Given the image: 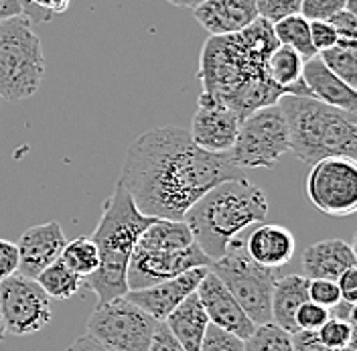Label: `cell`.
<instances>
[{"label": "cell", "instance_id": "cell-25", "mask_svg": "<svg viewBox=\"0 0 357 351\" xmlns=\"http://www.w3.org/2000/svg\"><path fill=\"white\" fill-rule=\"evenodd\" d=\"M37 283L49 299L66 301L84 286V278L73 270H69L61 260H55L37 276Z\"/></svg>", "mask_w": 357, "mask_h": 351}, {"label": "cell", "instance_id": "cell-21", "mask_svg": "<svg viewBox=\"0 0 357 351\" xmlns=\"http://www.w3.org/2000/svg\"><path fill=\"white\" fill-rule=\"evenodd\" d=\"M309 301V278L303 274H289L276 278L272 290L270 317L276 327L287 333H296V311Z\"/></svg>", "mask_w": 357, "mask_h": 351}, {"label": "cell", "instance_id": "cell-9", "mask_svg": "<svg viewBox=\"0 0 357 351\" xmlns=\"http://www.w3.org/2000/svg\"><path fill=\"white\" fill-rule=\"evenodd\" d=\"M158 323L126 297H120L98 303L88 319L86 335L110 351H146Z\"/></svg>", "mask_w": 357, "mask_h": 351}, {"label": "cell", "instance_id": "cell-32", "mask_svg": "<svg viewBox=\"0 0 357 351\" xmlns=\"http://www.w3.org/2000/svg\"><path fill=\"white\" fill-rule=\"evenodd\" d=\"M345 8V0H303L298 15L307 21H329L333 15Z\"/></svg>", "mask_w": 357, "mask_h": 351}, {"label": "cell", "instance_id": "cell-11", "mask_svg": "<svg viewBox=\"0 0 357 351\" xmlns=\"http://www.w3.org/2000/svg\"><path fill=\"white\" fill-rule=\"evenodd\" d=\"M51 299L37 281L13 274L0 283V317L4 331L15 337L33 335L51 323Z\"/></svg>", "mask_w": 357, "mask_h": 351}, {"label": "cell", "instance_id": "cell-12", "mask_svg": "<svg viewBox=\"0 0 357 351\" xmlns=\"http://www.w3.org/2000/svg\"><path fill=\"white\" fill-rule=\"evenodd\" d=\"M201 266L209 268L211 260L203 254V250L197 244H191L185 250H173V252L134 250L130 264H128V274H126L128 290L153 286L156 283L175 278L187 270L201 268Z\"/></svg>", "mask_w": 357, "mask_h": 351}, {"label": "cell", "instance_id": "cell-3", "mask_svg": "<svg viewBox=\"0 0 357 351\" xmlns=\"http://www.w3.org/2000/svg\"><path fill=\"white\" fill-rule=\"evenodd\" d=\"M268 216L264 191L248 179L223 181L201 195L185 214L193 240L213 262L222 258L227 244Z\"/></svg>", "mask_w": 357, "mask_h": 351}, {"label": "cell", "instance_id": "cell-38", "mask_svg": "<svg viewBox=\"0 0 357 351\" xmlns=\"http://www.w3.org/2000/svg\"><path fill=\"white\" fill-rule=\"evenodd\" d=\"M329 22L335 27L339 41H357V17L356 13L343 8L337 15H333Z\"/></svg>", "mask_w": 357, "mask_h": 351}, {"label": "cell", "instance_id": "cell-1", "mask_svg": "<svg viewBox=\"0 0 357 351\" xmlns=\"http://www.w3.org/2000/svg\"><path fill=\"white\" fill-rule=\"evenodd\" d=\"M234 179H244V173L227 154L203 151L178 126H160L140 134L128 147L118 183L140 214L183 220L201 195Z\"/></svg>", "mask_w": 357, "mask_h": 351}, {"label": "cell", "instance_id": "cell-10", "mask_svg": "<svg viewBox=\"0 0 357 351\" xmlns=\"http://www.w3.org/2000/svg\"><path fill=\"white\" fill-rule=\"evenodd\" d=\"M307 197L331 218H347L357 211V165L345 156H327L312 165L307 177Z\"/></svg>", "mask_w": 357, "mask_h": 351}, {"label": "cell", "instance_id": "cell-37", "mask_svg": "<svg viewBox=\"0 0 357 351\" xmlns=\"http://www.w3.org/2000/svg\"><path fill=\"white\" fill-rule=\"evenodd\" d=\"M309 27H311V43L317 53L331 49L339 41V35L329 21H311Z\"/></svg>", "mask_w": 357, "mask_h": 351}, {"label": "cell", "instance_id": "cell-2", "mask_svg": "<svg viewBox=\"0 0 357 351\" xmlns=\"http://www.w3.org/2000/svg\"><path fill=\"white\" fill-rule=\"evenodd\" d=\"M278 45L272 22L260 17L240 33L209 37L199 57V106L225 108L244 120L278 104L284 89L268 73V57Z\"/></svg>", "mask_w": 357, "mask_h": 351}, {"label": "cell", "instance_id": "cell-41", "mask_svg": "<svg viewBox=\"0 0 357 351\" xmlns=\"http://www.w3.org/2000/svg\"><path fill=\"white\" fill-rule=\"evenodd\" d=\"M146 351H185V350L181 348V343H178L177 339L171 335V331L167 329V325H165V323H158L155 335H153V339H151V345H149V350Z\"/></svg>", "mask_w": 357, "mask_h": 351}, {"label": "cell", "instance_id": "cell-13", "mask_svg": "<svg viewBox=\"0 0 357 351\" xmlns=\"http://www.w3.org/2000/svg\"><path fill=\"white\" fill-rule=\"evenodd\" d=\"M207 272H209V268H205V266L193 268V270L178 274L175 278L156 283L153 286L128 290L124 297L138 308H142L146 315H151L153 319L162 323L189 294H193L197 290V286Z\"/></svg>", "mask_w": 357, "mask_h": 351}, {"label": "cell", "instance_id": "cell-46", "mask_svg": "<svg viewBox=\"0 0 357 351\" xmlns=\"http://www.w3.org/2000/svg\"><path fill=\"white\" fill-rule=\"evenodd\" d=\"M6 337V331H4V323H2V317H0V341Z\"/></svg>", "mask_w": 357, "mask_h": 351}, {"label": "cell", "instance_id": "cell-5", "mask_svg": "<svg viewBox=\"0 0 357 351\" xmlns=\"http://www.w3.org/2000/svg\"><path fill=\"white\" fill-rule=\"evenodd\" d=\"M278 106L289 124L290 151L307 165L327 156H357V114L327 106L314 98L282 96Z\"/></svg>", "mask_w": 357, "mask_h": 351}, {"label": "cell", "instance_id": "cell-36", "mask_svg": "<svg viewBox=\"0 0 357 351\" xmlns=\"http://www.w3.org/2000/svg\"><path fill=\"white\" fill-rule=\"evenodd\" d=\"M309 301L325 308H333L341 303L339 286L333 281H309Z\"/></svg>", "mask_w": 357, "mask_h": 351}, {"label": "cell", "instance_id": "cell-8", "mask_svg": "<svg viewBox=\"0 0 357 351\" xmlns=\"http://www.w3.org/2000/svg\"><path fill=\"white\" fill-rule=\"evenodd\" d=\"M290 151L289 124L278 104L260 108L240 122L227 158L238 169H274L282 154Z\"/></svg>", "mask_w": 357, "mask_h": 351}, {"label": "cell", "instance_id": "cell-39", "mask_svg": "<svg viewBox=\"0 0 357 351\" xmlns=\"http://www.w3.org/2000/svg\"><path fill=\"white\" fill-rule=\"evenodd\" d=\"M19 270V250L15 241L0 238V283L8 276L17 274Z\"/></svg>", "mask_w": 357, "mask_h": 351}, {"label": "cell", "instance_id": "cell-45", "mask_svg": "<svg viewBox=\"0 0 357 351\" xmlns=\"http://www.w3.org/2000/svg\"><path fill=\"white\" fill-rule=\"evenodd\" d=\"M167 2H171L173 6H178V8H195V6H199L203 0H167Z\"/></svg>", "mask_w": 357, "mask_h": 351}, {"label": "cell", "instance_id": "cell-28", "mask_svg": "<svg viewBox=\"0 0 357 351\" xmlns=\"http://www.w3.org/2000/svg\"><path fill=\"white\" fill-rule=\"evenodd\" d=\"M59 260L66 264L69 270L79 274L82 278H88L100 266V254L93 240L82 236V238L67 241Z\"/></svg>", "mask_w": 357, "mask_h": 351}, {"label": "cell", "instance_id": "cell-34", "mask_svg": "<svg viewBox=\"0 0 357 351\" xmlns=\"http://www.w3.org/2000/svg\"><path fill=\"white\" fill-rule=\"evenodd\" d=\"M329 317H331L329 308L307 301L296 311V327L298 331H319Z\"/></svg>", "mask_w": 357, "mask_h": 351}, {"label": "cell", "instance_id": "cell-4", "mask_svg": "<svg viewBox=\"0 0 357 351\" xmlns=\"http://www.w3.org/2000/svg\"><path fill=\"white\" fill-rule=\"evenodd\" d=\"M155 220L140 214L130 193L116 183L114 193L104 201L98 227L91 234L100 254V266L91 276L84 278V286H88L100 303L120 299L128 292L126 274L136 241Z\"/></svg>", "mask_w": 357, "mask_h": 351}, {"label": "cell", "instance_id": "cell-44", "mask_svg": "<svg viewBox=\"0 0 357 351\" xmlns=\"http://www.w3.org/2000/svg\"><path fill=\"white\" fill-rule=\"evenodd\" d=\"M67 351H110L106 350L104 345H100L96 339H91L89 335H82V337H77L71 345H69V350Z\"/></svg>", "mask_w": 357, "mask_h": 351}, {"label": "cell", "instance_id": "cell-29", "mask_svg": "<svg viewBox=\"0 0 357 351\" xmlns=\"http://www.w3.org/2000/svg\"><path fill=\"white\" fill-rule=\"evenodd\" d=\"M317 337L331 351L356 350V323L329 317L325 325L317 331Z\"/></svg>", "mask_w": 357, "mask_h": 351}, {"label": "cell", "instance_id": "cell-18", "mask_svg": "<svg viewBox=\"0 0 357 351\" xmlns=\"http://www.w3.org/2000/svg\"><path fill=\"white\" fill-rule=\"evenodd\" d=\"M193 17L211 37L234 35L258 19L256 0H203Z\"/></svg>", "mask_w": 357, "mask_h": 351}, {"label": "cell", "instance_id": "cell-23", "mask_svg": "<svg viewBox=\"0 0 357 351\" xmlns=\"http://www.w3.org/2000/svg\"><path fill=\"white\" fill-rule=\"evenodd\" d=\"M195 244L189 225L183 220H158L156 218L136 241L134 250L144 252H173L185 250Z\"/></svg>", "mask_w": 357, "mask_h": 351}, {"label": "cell", "instance_id": "cell-31", "mask_svg": "<svg viewBox=\"0 0 357 351\" xmlns=\"http://www.w3.org/2000/svg\"><path fill=\"white\" fill-rule=\"evenodd\" d=\"M199 351H244V341L209 323V327L203 335Z\"/></svg>", "mask_w": 357, "mask_h": 351}, {"label": "cell", "instance_id": "cell-40", "mask_svg": "<svg viewBox=\"0 0 357 351\" xmlns=\"http://www.w3.org/2000/svg\"><path fill=\"white\" fill-rule=\"evenodd\" d=\"M339 286V294H341V301L343 303H349V305H356L357 303V266L356 268H349L345 270L337 281Z\"/></svg>", "mask_w": 357, "mask_h": 351}, {"label": "cell", "instance_id": "cell-6", "mask_svg": "<svg viewBox=\"0 0 357 351\" xmlns=\"http://www.w3.org/2000/svg\"><path fill=\"white\" fill-rule=\"evenodd\" d=\"M33 24L26 15L0 22V100H26L41 88L45 55Z\"/></svg>", "mask_w": 357, "mask_h": 351}, {"label": "cell", "instance_id": "cell-43", "mask_svg": "<svg viewBox=\"0 0 357 351\" xmlns=\"http://www.w3.org/2000/svg\"><path fill=\"white\" fill-rule=\"evenodd\" d=\"M69 2H71V0H29L31 6H35L37 10H43L47 15L66 13L67 8H69Z\"/></svg>", "mask_w": 357, "mask_h": 351}, {"label": "cell", "instance_id": "cell-17", "mask_svg": "<svg viewBox=\"0 0 357 351\" xmlns=\"http://www.w3.org/2000/svg\"><path fill=\"white\" fill-rule=\"evenodd\" d=\"M245 254L268 270L282 268L292 260L296 241L289 227L276 223H256L244 238Z\"/></svg>", "mask_w": 357, "mask_h": 351}, {"label": "cell", "instance_id": "cell-19", "mask_svg": "<svg viewBox=\"0 0 357 351\" xmlns=\"http://www.w3.org/2000/svg\"><path fill=\"white\" fill-rule=\"evenodd\" d=\"M356 250L339 238L314 241L303 254V270L309 281H337L345 270L356 268Z\"/></svg>", "mask_w": 357, "mask_h": 351}, {"label": "cell", "instance_id": "cell-22", "mask_svg": "<svg viewBox=\"0 0 357 351\" xmlns=\"http://www.w3.org/2000/svg\"><path fill=\"white\" fill-rule=\"evenodd\" d=\"M162 323L185 351H199L203 335L209 327V319L195 292L189 294Z\"/></svg>", "mask_w": 357, "mask_h": 351}, {"label": "cell", "instance_id": "cell-7", "mask_svg": "<svg viewBox=\"0 0 357 351\" xmlns=\"http://www.w3.org/2000/svg\"><path fill=\"white\" fill-rule=\"evenodd\" d=\"M209 270L222 281V285L229 290V294L256 327L272 323L270 305L276 274L274 270L256 264L245 254L244 234L236 236L227 244L222 258L213 260Z\"/></svg>", "mask_w": 357, "mask_h": 351}, {"label": "cell", "instance_id": "cell-27", "mask_svg": "<svg viewBox=\"0 0 357 351\" xmlns=\"http://www.w3.org/2000/svg\"><path fill=\"white\" fill-rule=\"evenodd\" d=\"M303 64L305 59L287 45H278L270 57H268V73H270V80L278 86V88L284 89V96H287V89L301 80L303 75Z\"/></svg>", "mask_w": 357, "mask_h": 351}, {"label": "cell", "instance_id": "cell-42", "mask_svg": "<svg viewBox=\"0 0 357 351\" xmlns=\"http://www.w3.org/2000/svg\"><path fill=\"white\" fill-rule=\"evenodd\" d=\"M290 339H292V351H331L319 341L317 331H296L290 335Z\"/></svg>", "mask_w": 357, "mask_h": 351}, {"label": "cell", "instance_id": "cell-20", "mask_svg": "<svg viewBox=\"0 0 357 351\" xmlns=\"http://www.w3.org/2000/svg\"><path fill=\"white\" fill-rule=\"evenodd\" d=\"M301 77L307 84V88L311 89L314 100H319L327 106L339 108V110H357L356 88L347 86L345 82H341L337 75H333L325 67V64L319 59V55H314L303 64V75Z\"/></svg>", "mask_w": 357, "mask_h": 351}, {"label": "cell", "instance_id": "cell-33", "mask_svg": "<svg viewBox=\"0 0 357 351\" xmlns=\"http://www.w3.org/2000/svg\"><path fill=\"white\" fill-rule=\"evenodd\" d=\"M303 0H256L258 17L268 22H276L289 15H296Z\"/></svg>", "mask_w": 357, "mask_h": 351}, {"label": "cell", "instance_id": "cell-30", "mask_svg": "<svg viewBox=\"0 0 357 351\" xmlns=\"http://www.w3.org/2000/svg\"><path fill=\"white\" fill-rule=\"evenodd\" d=\"M244 351H292L290 333L266 323L256 327L254 333L244 341Z\"/></svg>", "mask_w": 357, "mask_h": 351}, {"label": "cell", "instance_id": "cell-14", "mask_svg": "<svg viewBox=\"0 0 357 351\" xmlns=\"http://www.w3.org/2000/svg\"><path fill=\"white\" fill-rule=\"evenodd\" d=\"M66 244V234L59 221H45L29 227L26 232H22V236L17 241V250H19L17 274L37 281V276L49 264L59 260Z\"/></svg>", "mask_w": 357, "mask_h": 351}, {"label": "cell", "instance_id": "cell-15", "mask_svg": "<svg viewBox=\"0 0 357 351\" xmlns=\"http://www.w3.org/2000/svg\"><path fill=\"white\" fill-rule=\"evenodd\" d=\"M195 294L211 325L240 337L242 341H245L254 333L256 325L248 319L242 307L236 303V299L229 294V290L211 270L203 276Z\"/></svg>", "mask_w": 357, "mask_h": 351}, {"label": "cell", "instance_id": "cell-35", "mask_svg": "<svg viewBox=\"0 0 357 351\" xmlns=\"http://www.w3.org/2000/svg\"><path fill=\"white\" fill-rule=\"evenodd\" d=\"M19 15H26L33 22H47L51 19V15L31 6L29 0H0V22L19 17Z\"/></svg>", "mask_w": 357, "mask_h": 351}, {"label": "cell", "instance_id": "cell-16", "mask_svg": "<svg viewBox=\"0 0 357 351\" xmlns=\"http://www.w3.org/2000/svg\"><path fill=\"white\" fill-rule=\"evenodd\" d=\"M238 114L215 106H199L191 120V140L207 153L225 154L236 142L240 128Z\"/></svg>", "mask_w": 357, "mask_h": 351}, {"label": "cell", "instance_id": "cell-26", "mask_svg": "<svg viewBox=\"0 0 357 351\" xmlns=\"http://www.w3.org/2000/svg\"><path fill=\"white\" fill-rule=\"evenodd\" d=\"M325 67L347 86H357V41H337L335 47L317 53Z\"/></svg>", "mask_w": 357, "mask_h": 351}, {"label": "cell", "instance_id": "cell-24", "mask_svg": "<svg viewBox=\"0 0 357 351\" xmlns=\"http://www.w3.org/2000/svg\"><path fill=\"white\" fill-rule=\"evenodd\" d=\"M272 31L278 43L294 49L305 61L317 55L311 43V27L303 15L296 13V15H289L280 21L272 22Z\"/></svg>", "mask_w": 357, "mask_h": 351}]
</instances>
